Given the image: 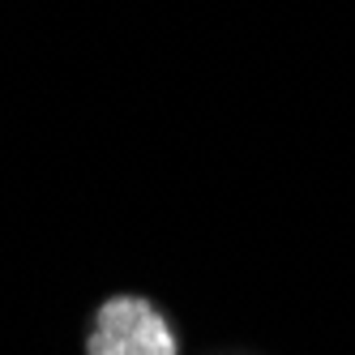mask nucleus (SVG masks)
Masks as SVG:
<instances>
[{
    "mask_svg": "<svg viewBox=\"0 0 355 355\" xmlns=\"http://www.w3.org/2000/svg\"><path fill=\"white\" fill-rule=\"evenodd\" d=\"M82 355H180V338L146 295H107L94 309Z\"/></svg>",
    "mask_w": 355,
    "mask_h": 355,
    "instance_id": "1",
    "label": "nucleus"
}]
</instances>
